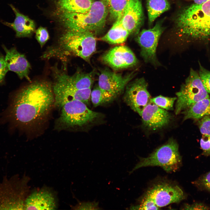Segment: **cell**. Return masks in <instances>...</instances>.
<instances>
[{"instance_id":"9a60e30c","label":"cell","mask_w":210,"mask_h":210,"mask_svg":"<svg viewBox=\"0 0 210 210\" xmlns=\"http://www.w3.org/2000/svg\"><path fill=\"white\" fill-rule=\"evenodd\" d=\"M141 116L144 127L154 130L167 125L172 118L166 110L150 101L144 109Z\"/></svg>"},{"instance_id":"7402d4cb","label":"cell","mask_w":210,"mask_h":210,"mask_svg":"<svg viewBox=\"0 0 210 210\" xmlns=\"http://www.w3.org/2000/svg\"><path fill=\"white\" fill-rule=\"evenodd\" d=\"M130 34L122 25L120 20H118L101 40L111 44H120L126 41Z\"/></svg>"},{"instance_id":"836d02e7","label":"cell","mask_w":210,"mask_h":210,"mask_svg":"<svg viewBox=\"0 0 210 210\" xmlns=\"http://www.w3.org/2000/svg\"><path fill=\"white\" fill-rule=\"evenodd\" d=\"M200 144L202 150V154L205 156H210V136L202 135Z\"/></svg>"},{"instance_id":"ac0fdd59","label":"cell","mask_w":210,"mask_h":210,"mask_svg":"<svg viewBox=\"0 0 210 210\" xmlns=\"http://www.w3.org/2000/svg\"><path fill=\"white\" fill-rule=\"evenodd\" d=\"M143 19L141 0H130L120 21L123 27L130 34L138 31Z\"/></svg>"},{"instance_id":"83f0119b","label":"cell","mask_w":210,"mask_h":210,"mask_svg":"<svg viewBox=\"0 0 210 210\" xmlns=\"http://www.w3.org/2000/svg\"><path fill=\"white\" fill-rule=\"evenodd\" d=\"M192 183L199 190H206L210 193V171L201 176Z\"/></svg>"},{"instance_id":"f1b7e54d","label":"cell","mask_w":210,"mask_h":210,"mask_svg":"<svg viewBox=\"0 0 210 210\" xmlns=\"http://www.w3.org/2000/svg\"><path fill=\"white\" fill-rule=\"evenodd\" d=\"M141 204L136 205H132L130 207L131 210H158L159 207L155 202L149 199H141Z\"/></svg>"},{"instance_id":"9c48e42d","label":"cell","mask_w":210,"mask_h":210,"mask_svg":"<svg viewBox=\"0 0 210 210\" xmlns=\"http://www.w3.org/2000/svg\"><path fill=\"white\" fill-rule=\"evenodd\" d=\"M186 196L178 186L167 182H162L148 189L141 199L152 200L159 207H162L184 199Z\"/></svg>"},{"instance_id":"44dd1931","label":"cell","mask_w":210,"mask_h":210,"mask_svg":"<svg viewBox=\"0 0 210 210\" xmlns=\"http://www.w3.org/2000/svg\"><path fill=\"white\" fill-rule=\"evenodd\" d=\"M93 0H58L59 10L69 12L84 13L90 9Z\"/></svg>"},{"instance_id":"484cf974","label":"cell","mask_w":210,"mask_h":210,"mask_svg":"<svg viewBox=\"0 0 210 210\" xmlns=\"http://www.w3.org/2000/svg\"><path fill=\"white\" fill-rule=\"evenodd\" d=\"M90 97L92 104L95 107L111 102L116 98L98 86L91 91Z\"/></svg>"},{"instance_id":"8d00e7d4","label":"cell","mask_w":210,"mask_h":210,"mask_svg":"<svg viewBox=\"0 0 210 210\" xmlns=\"http://www.w3.org/2000/svg\"><path fill=\"white\" fill-rule=\"evenodd\" d=\"M209 0H192L194 3L197 4H202Z\"/></svg>"},{"instance_id":"3957f363","label":"cell","mask_w":210,"mask_h":210,"mask_svg":"<svg viewBox=\"0 0 210 210\" xmlns=\"http://www.w3.org/2000/svg\"><path fill=\"white\" fill-rule=\"evenodd\" d=\"M96 47V40L93 32L66 31L60 36L57 44L49 47L42 57L63 58L65 56L74 55L88 61L95 52Z\"/></svg>"},{"instance_id":"6da1fadb","label":"cell","mask_w":210,"mask_h":210,"mask_svg":"<svg viewBox=\"0 0 210 210\" xmlns=\"http://www.w3.org/2000/svg\"><path fill=\"white\" fill-rule=\"evenodd\" d=\"M54 103L52 83L44 80L30 82L14 95L8 115L18 125L31 126L42 120Z\"/></svg>"},{"instance_id":"cb8c5ba5","label":"cell","mask_w":210,"mask_h":210,"mask_svg":"<svg viewBox=\"0 0 210 210\" xmlns=\"http://www.w3.org/2000/svg\"><path fill=\"white\" fill-rule=\"evenodd\" d=\"M148 21L152 23L155 19L170 8L168 0H147Z\"/></svg>"},{"instance_id":"5b68a950","label":"cell","mask_w":210,"mask_h":210,"mask_svg":"<svg viewBox=\"0 0 210 210\" xmlns=\"http://www.w3.org/2000/svg\"><path fill=\"white\" fill-rule=\"evenodd\" d=\"M181 162L178 144L171 138L147 157L140 158L139 161L129 173L130 174L141 167L155 166L160 167L167 172H174L179 168Z\"/></svg>"},{"instance_id":"d4e9b609","label":"cell","mask_w":210,"mask_h":210,"mask_svg":"<svg viewBox=\"0 0 210 210\" xmlns=\"http://www.w3.org/2000/svg\"><path fill=\"white\" fill-rule=\"evenodd\" d=\"M111 17L116 21L120 20L130 0H102Z\"/></svg>"},{"instance_id":"2e32d148","label":"cell","mask_w":210,"mask_h":210,"mask_svg":"<svg viewBox=\"0 0 210 210\" xmlns=\"http://www.w3.org/2000/svg\"><path fill=\"white\" fill-rule=\"evenodd\" d=\"M57 206L54 193L48 189L43 188L34 190L27 196L24 209L54 210Z\"/></svg>"},{"instance_id":"603a6c76","label":"cell","mask_w":210,"mask_h":210,"mask_svg":"<svg viewBox=\"0 0 210 210\" xmlns=\"http://www.w3.org/2000/svg\"><path fill=\"white\" fill-rule=\"evenodd\" d=\"M182 112L184 120L190 119H200L205 116L210 115V99L201 100Z\"/></svg>"},{"instance_id":"7a4b0ae2","label":"cell","mask_w":210,"mask_h":210,"mask_svg":"<svg viewBox=\"0 0 210 210\" xmlns=\"http://www.w3.org/2000/svg\"><path fill=\"white\" fill-rule=\"evenodd\" d=\"M176 25L180 36L187 41L210 40V0L185 7L178 15Z\"/></svg>"},{"instance_id":"d590c367","label":"cell","mask_w":210,"mask_h":210,"mask_svg":"<svg viewBox=\"0 0 210 210\" xmlns=\"http://www.w3.org/2000/svg\"><path fill=\"white\" fill-rule=\"evenodd\" d=\"M183 208V209L185 210H205L210 209L209 206L201 203H195L191 204H186Z\"/></svg>"},{"instance_id":"4fadbf2b","label":"cell","mask_w":210,"mask_h":210,"mask_svg":"<svg viewBox=\"0 0 210 210\" xmlns=\"http://www.w3.org/2000/svg\"><path fill=\"white\" fill-rule=\"evenodd\" d=\"M101 60L105 64L116 70L132 67L138 63L132 51L129 47L121 45L109 50L103 55Z\"/></svg>"},{"instance_id":"d6a6232c","label":"cell","mask_w":210,"mask_h":210,"mask_svg":"<svg viewBox=\"0 0 210 210\" xmlns=\"http://www.w3.org/2000/svg\"><path fill=\"white\" fill-rule=\"evenodd\" d=\"M198 126L202 135L210 136V115L205 116L200 119Z\"/></svg>"},{"instance_id":"52a82bcc","label":"cell","mask_w":210,"mask_h":210,"mask_svg":"<svg viewBox=\"0 0 210 210\" xmlns=\"http://www.w3.org/2000/svg\"><path fill=\"white\" fill-rule=\"evenodd\" d=\"M176 94L177 96L175 111L176 115L186 110L198 102L209 98L198 73L192 69H191L188 76Z\"/></svg>"},{"instance_id":"8992f818","label":"cell","mask_w":210,"mask_h":210,"mask_svg":"<svg viewBox=\"0 0 210 210\" xmlns=\"http://www.w3.org/2000/svg\"><path fill=\"white\" fill-rule=\"evenodd\" d=\"M27 190L25 177L4 176L0 181V210L24 209Z\"/></svg>"},{"instance_id":"e575fe53","label":"cell","mask_w":210,"mask_h":210,"mask_svg":"<svg viewBox=\"0 0 210 210\" xmlns=\"http://www.w3.org/2000/svg\"><path fill=\"white\" fill-rule=\"evenodd\" d=\"M8 70L5 57L0 54V84L4 82L5 76Z\"/></svg>"},{"instance_id":"f546056e","label":"cell","mask_w":210,"mask_h":210,"mask_svg":"<svg viewBox=\"0 0 210 210\" xmlns=\"http://www.w3.org/2000/svg\"><path fill=\"white\" fill-rule=\"evenodd\" d=\"M198 74L202 83L208 93L210 94V71L203 67L199 63Z\"/></svg>"},{"instance_id":"ba28073f","label":"cell","mask_w":210,"mask_h":210,"mask_svg":"<svg viewBox=\"0 0 210 210\" xmlns=\"http://www.w3.org/2000/svg\"><path fill=\"white\" fill-rule=\"evenodd\" d=\"M60 122L68 127H81L95 120L100 116L99 113L89 108L86 104L78 100L65 103L61 107Z\"/></svg>"},{"instance_id":"1f68e13d","label":"cell","mask_w":210,"mask_h":210,"mask_svg":"<svg viewBox=\"0 0 210 210\" xmlns=\"http://www.w3.org/2000/svg\"><path fill=\"white\" fill-rule=\"evenodd\" d=\"M35 37L41 47L42 48L48 40L49 36L46 29L40 27L36 31Z\"/></svg>"},{"instance_id":"7c38bea8","label":"cell","mask_w":210,"mask_h":210,"mask_svg":"<svg viewBox=\"0 0 210 210\" xmlns=\"http://www.w3.org/2000/svg\"><path fill=\"white\" fill-rule=\"evenodd\" d=\"M53 83L72 88L83 90L91 88L94 82L93 72L86 73L77 71L69 75L57 65L51 68Z\"/></svg>"},{"instance_id":"30bf717a","label":"cell","mask_w":210,"mask_h":210,"mask_svg":"<svg viewBox=\"0 0 210 210\" xmlns=\"http://www.w3.org/2000/svg\"><path fill=\"white\" fill-rule=\"evenodd\" d=\"M148 85L144 78H141L129 83L125 88L124 97L125 102L141 116L151 99L147 90Z\"/></svg>"},{"instance_id":"277c9868","label":"cell","mask_w":210,"mask_h":210,"mask_svg":"<svg viewBox=\"0 0 210 210\" xmlns=\"http://www.w3.org/2000/svg\"><path fill=\"white\" fill-rule=\"evenodd\" d=\"M59 12V21L66 31L93 33L104 27L108 12L102 0L94 1L90 10L86 13Z\"/></svg>"},{"instance_id":"4dcf8cb0","label":"cell","mask_w":210,"mask_h":210,"mask_svg":"<svg viewBox=\"0 0 210 210\" xmlns=\"http://www.w3.org/2000/svg\"><path fill=\"white\" fill-rule=\"evenodd\" d=\"M99 202L95 201L92 202L79 201L76 206L72 207V208L75 210H100L101 209L99 207Z\"/></svg>"},{"instance_id":"d6986e66","label":"cell","mask_w":210,"mask_h":210,"mask_svg":"<svg viewBox=\"0 0 210 210\" xmlns=\"http://www.w3.org/2000/svg\"><path fill=\"white\" fill-rule=\"evenodd\" d=\"M3 47L6 53L5 59L8 70L15 73L21 79L25 78L31 82L29 76L31 66L25 55L14 47L8 49L5 46Z\"/></svg>"},{"instance_id":"e0dca14e","label":"cell","mask_w":210,"mask_h":210,"mask_svg":"<svg viewBox=\"0 0 210 210\" xmlns=\"http://www.w3.org/2000/svg\"><path fill=\"white\" fill-rule=\"evenodd\" d=\"M55 97V104L60 107L66 102L73 100L81 101L86 104L90 97L91 88L76 89L52 83Z\"/></svg>"},{"instance_id":"5bb4252c","label":"cell","mask_w":210,"mask_h":210,"mask_svg":"<svg viewBox=\"0 0 210 210\" xmlns=\"http://www.w3.org/2000/svg\"><path fill=\"white\" fill-rule=\"evenodd\" d=\"M135 74L134 71L123 75L107 69H103L99 77L98 86L116 97L124 90Z\"/></svg>"},{"instance_id":"ffe728a7","label":"cell","mask_w":210,"mask_h":210,"mask_svg":"<svg viewBox=\"0 0 210 210\" xmlns=\"http://www.w3.org/2000/svg\"><path fill=\"white\" fill-rule=\"evenodd\" d=\"M9 6L15 14V20L12 22L2 20L1 23L14 30L17 37H28L31 36L35 31L34 22L27 16L21 13L12 4H10Z\"/></svg>"},{"instance_id":"4316f807","label":"cell","mask_w":210,"mask_h":210,"mask_svg":"<svg viewBox=\"0 0 210 210\" xmlns=\"http://www.w3.org/2000/svg\"><path fill=\"white\" fill-rule=\"evenodd\" d=\"M176 99V97H169L159 95L151 98L150 101L164 109L172 110L174 102Z\"/></svg>"},{"instance_id":"8fae6325","label":"cell","mask_w":210,"mask_h":210,"mask_svg":"<svg viewBox=\"0 0 210 210\" xmlns=\"http://www.w3.org/2000/svg\"><path fill=\"white\" fill-rule=\"evenodd\" d=\"M164 28L159 23L152 28L142 30L138 34L136 41L140 46L141 55L146 62L158 65L156 55V48Z\"/></svg>"}]
</instances>
